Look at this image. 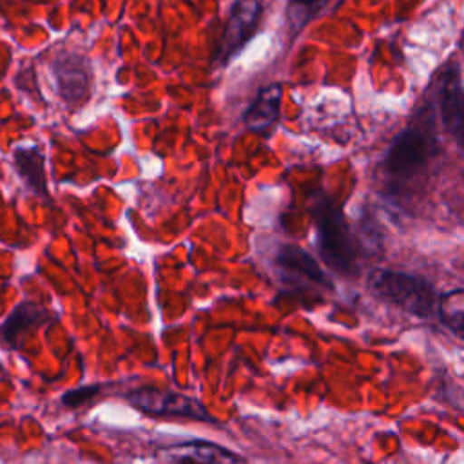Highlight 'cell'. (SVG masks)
<instances>
[{"label": "cell", "instance_id": "1", "mask_svg": "<svg viewBox=\"0 0 464 464\" xmlns=\"http://www.w3.org/2000/svg\"><path fill=\"white\" fill-rule=\"evenodd\" d=\"M314 221L321 259L339 276H353L357 272V243L341 208L330 196L317 194Z\"/></svg>", "mask_w": 464, "mask_h": 464}, {"label": "cell", "instance_id": "2", "mask_svg": "<svg viewBox=\"0 0 464 464\" xmlns=\"http://www.w3.org/2000/svg\"><path fill=\"white\" fill-rule=\"evenodd\" d=\"M368 288L375 297L395 304L419 319H430L435 314V286L420 276L377 268L368 277Z\"/></svg>", "mask_w": 464, "mask_h": 464}, {"label": "cell", "instance_id": "3", "mask_svg": "<svg viewBox=\"0 0 464 464\" xmlns=\"http://www.w3.org/2000/svg\"><path fill=\"white\" fill-rule=\"evenodd\" d=\"M431 118V107L424 103L420 114L411 121V125L393 138L384 156V169L390 176H411L424 167L431 156H435L437 138Z\"/></svg>", "mask_w": 464, "mask_h": 464}, {"label": "cell", "instance_id": "4", "mask_svg": "<svg viewBox=\"0 0 464 464\" xmlns=\"http://www.w3.org/2000/svg\"><path fill=\"white\" fill-rule=\"evenodd\" d=\"M125 397L130 401L132 406L150 415L185 417V419H194L203 422H216L198 399L178 393V392L141 386V388L130 390Z\"/></svg>", "mask_w": 464, "mask_h": 464}, {"label": "cell", "instance_id": "5", "mask_svg": "<svg viewBox=\"0 0 464 464\" xmlns=\"http://www.w3.org/2000/svg\"><path fill=\"white\" fill-rule=\"evenodd\" d=\"M261 16V0H236L228 16V22L221 33L216 62L225 65L234 58L245 44L252 38L259 25Z\"/></svg>", "mask_w": 464, "mask_h": 464}, {"label": "cell", "instance_id": "6", "mask_svg": "<svg viewBox=\"0 0 464 464\" xmlns=\"http://www.w3.org/2000/svg\"><path fill=\"white\" fill-rule=\"evenodd\" d=\"M437 102L446 130L462 145V80L457 62L444 65L437 78Z\"/></svg>", "mask_w": 464, "mask_h": 464}, {"label": "cell", "instance_id": "7", "mask_svg": "<svg viewBox=\"0 0 464 464\" xmlns=\"http://www.w3.org/2000/svg\"><path fill=\"white\" fill-rule=\"evenodd\" d=\"M54 76L60 96L69 103L76 105L87 98L91 85L89 62L78 54H63L54 62Z\"/></svg>", "mask_w": 464, "mask_h": 464}, {"label": "cell", "instance_id": "8", "mask_svg": "<svg viewBox=\"0 0 464 464\" xmlns=\"http://www.w3.org/2000/svg\"><path fill=\"white\" fill-rule=\"evenodd\" d=\"M49 319L51 314L47 308L29 301L20 303L0 326V346L16 350L20 346V339L24 334L42 326Z\"/></svg>", "mask_w": 464, "mask_h": 464}, {"label": "cell", "instance_id": "9", "mask_svg": "<svg viewBox=\"0 0 464 464\" xmlns=\"http://www.w3.org/2000/svg\"><path fill=\"white\" fill-rule=\"evenodd\" d=\"M276 265L285 274H292L295 277L306 279L324 288L334 286V283L328 279L317 259L297 245H281L276 254Z\"/></svg>", "mask_w": 464, "mask_h": 464}, {"label": "cell", "instance_id": "10", "mask_svg": "<svg viewBox=\"0 0 464 464\" xmlns=\"http://www.w3.org/2000/svg\"><path fill=\"white\" fill-rule=\"evenodd\" d=\"M279 109H281V85L270 83L257 92L256 100L246 109L243 118L245 125L256 132L266 130L279 118Z\"/></svg>", "mask_w": 464, "mask_h": 464}, {"label": "cell", "instance_id": "11", "mask_svg": "<svg viewBox=\"0 0 464 464\" xmlns=\"http://www.w3.org/2000/svg\"><path fill=\"white\" fill-rule=\"evenodd\" d=\"M14 167L27 188H31L36 196L49 199L47 178H45V158L36 145L16 147Z\"/></svg>", "mask_w": 464, "mask_h": 464}, {"label": "cell", "instance_id": "12", "mask_svg": "<svg viewBox=\"0 0 464 464\" xmlns=\"http://www.w3.org/2000/svg\"><path fill=\"white\" fill-rule=\"evenodd\" d=\"M167 451L170 460L179 462H243V457L208 440L181 442L169 448Z\"/></svg>", "mask_w": 464, "mask_h": 464}, {"label": "cell", "instance_id": "13", "mask_svg": "<svg viewBox=\"0 0 464 464\" xmlns=\"http://www.w3.org/2000/svg\"><path fill=\"white\" fill-rule=\"evenodd\" d=\"M435 308L442 324L460 337L464 332V290L455 288L437 295Z\"/></svg>", "mask_w": 464, "mask_h": 464}, {"label": "cell", "instance_id": "14", "mask_svg": "<svg viewBox=\"0 0 464 464\" xmlns=\"http://www.w3.org/2000/svg\"><path fill=\"white\" fill-rule=\"evenodd\" d=\"M330 0H288L286 7V22L290 33L295 34L301 31L314 16H317Z\"/></svg>", "mask_w": 464, "mask_h": 464}, {"label": "cell", "instance_id": "15", "mask_svg": "<svg viewBox=\"0 0 464 464\" xmlns=\"http://www.w3.org/2000/svg\"><path fill=\"white\" fill-rule=\"evenodd\" d=\"M100 390H102L100 384L82 386V388H76V390L67 392V393L62 397V402H63L67 408H78V406L85 404L87 401H91L92 397H96V395L100 393Z\"/></svg>", "mask_w": 464, "mask_h": 464}]
</instances>
